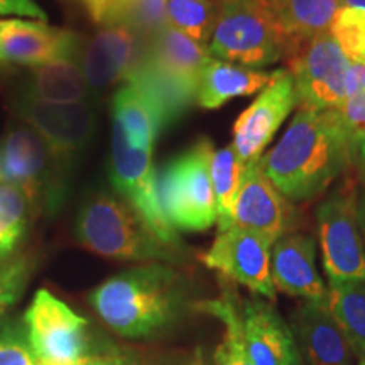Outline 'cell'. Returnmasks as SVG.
<instances>
[{
    "instance_id": "44dd1931",
    "label": "cell",
    "mask_w": 365,
    "mask_h": 365,
    "mask_svg": "<svg viewBox=\"0 0 365 365\" xmlns=\"http://www.w3.org/2000/svg\"><path fill=\"white\" fill-rule=\"evenodd\" d=\"M113 120L124 129L132 148L144 150H153L159 132L168 127L158 100L132 80H127L113 97Z\"/></svg>"
},
{
    "instance_id": "52a82bcc",
    "label": "cell",
    "mask_w": 365,
    "mask_h": 365,
    "mask_svg": "<svg viewBox=\"0 0 365 365\" xmlns=\"http://www.w3.org/2000/svg\"><path fill=\"white\" fill-rule=\"evenodd\" d=\"M110 180L113 188L127 200L134 212L143 218L168 247L180 250L181 240L178 232L168 222L163 212L158 191V171L153 166V150L135 149L127 140L120 124L113 120Z\"/></svg>"
},
{
    "instance_id": "1f68e13d",
    "label": "cell",
    "mask_w": 365,
    "mask_h": 365,
    "mask_svg": "<svg viewBox=\"0 0 365 365\" xmlns=\"http://www.w3.org/2000/svg\"><path fill=\"white\" fill-rule=\"evenodd\" d=\"M78 365H148L139 355L113 344L88 346V352Z\"/></svg>"
},
{
    "instance_id": "277c9868",
    "label": "cell",
    "mask_w": 365,
    "mask_h": 365,
    "mask_svg": "<svg viewBox=\"0 0 365 365\" xmlns=\"http://www.w3.org/2000/svg\"><path fill=\"white\" fill-rule=\"evenodd\" d=\"M286 39L269 0H220L208 51L220 61L257 70L284 56Z\"/></svg>"
},
{
    "instance_id": "83f0119b",
    "label": "cell",
    "mask_w": 365,
    "mask_h": 365,
    "mask_svg": "<svg viewBox=\"0 0 365 365\" xmlns=\"http://www.w3.org/2000/svg\"><path fill=\"white\" fill-rule=\"evenodd\" d=\"M33 208L34 205L24 190L0 181V261H6L19 247Z\"/></svg>"
},
{
    "instance_id": "cb8c5ba5",
    "label": "cell",
    "mask_w": 365,
    "mask_h": 365,
    "mask_svg": "<svg viewBox=\"0 0 365 365\" xmlns=\"http://www.w3.org/2000/svg\"><path fill=\"white\" fill-rule=\"evenodd\" d=\"M269 6L282 33L301 41L330 33L341 9L340 0H269Z\"/></svg>"
},
{
    "instance_id": "7a4b0ae2",
    "label": "cell",
    "mask_w": 365,
    "mask_h": 365,
    "mask_svg": "<svg viewBox=\"0 0 365 365\" xmlns=\"http://www.w3.org/2000/svg\"><path fill=\"white\" fill-rule=\"evenodd\" d=\"M90 301L117 335L148 339L176 322L185 308V291L175 269L153 262L107 279Z\"/></svg>"
},
{
    "instance_id": "5b68a950",
    "label": "cell",
    "mask_w": 365,
    "mask_h": 365,
    "mask_svg": "<svg viewBox=\"0 0 365 365\" xmlns=\"http://www.w3.org/2000/svg\"><path fill=\"white\" fill-rule=\"evenodd\" d=\"M213 145L200 139L158 171L163 212L176 232H203L217 222L212 166Z\"/></svg>"
},
{
    "instance_id": "ab89813d",
    "label": "cell",
    "mask_w": 365,
    "mask_h": 365,
    "mask_svg": "<svg viewBox=\"0 0 365 365\" xmlns=\"http://www.w3.org/2000/svg\"><path fill=\"white\" fill-rule=\"evenodd\" d=\"M0 181H2V178H0Z\"/></svg>"
},
{
    "instance_id": "30bf717a",
    "label": "cell",
    "mask_w": 365,
    "mask_h": 365,
    "mask_svg": "<svg viewBox=\"0 0 365 365\" xmlns=\"http://www.w3.org/2000/svg\"><path fill=\"white\" fill-rule=\"evenodd\" d=\"M317 218L328 277L339 281L365 277V245L359 225L355 190H336L319 205Z\"/></svg>"
},
{
    "instance_id": "74e56055",
    "label": "cell",
    "mask_w": 365,
    "mask_h": 365,
    "mask_svg": "<svg viewBox=\"0 0 365 365\" xmlns=\"http://www.w3.org/2000/svg\"><path fill=\"white\" fill-rule=\"evenodd\" d=\"M359 365H365V357H364V359H360V362H359Z\"/></svg>"
},
{
    "instance_id": "8992f818",
    "label": "cell",
    "mask_w": 365,
    "mask_h": 365,
    "mask_svg": "<svg viewBox=\"0 0 365 365\" xmlns=\"http://www.w3.org/2000/svg\"><path fill=\"white\" fill-rule=\"evenodd\" d=\"M65 175V164L33 127H14L0 140V178L24 190L34 207L44 203L53 212L63 203Z\"/></svg>"
},
{
    "instance_id": "f35d334b",
    "label": "cell",
    "mask_w": 365,
    "mask_h": 365,
    "mask_svg": "<svg viewBox=\"0 0 365 365\" xmlns=\"http://www.w3.org/2000/svg\"><path fill=\"white\" fill-rule=\"evenodd\" d=\"M362 65H365V46H364V61H362Z\"/></svg>"
},
{
    "instance_id": "8d00e7d4",
    "label": "cell",
    "mask_w": 365,
    "mask_h": 365,
    "mask_svg": "<svg viewBox=\"0 0 365 365\" xmlns=\"http://www.w3.org/2000/svg\"><path fill=\"white\" fill-rule=\"evenodd\" d=\"M36 365H49V364H46V362H41V360H36Z\"/></svg>"
},
{
    "instance_id": "d590c367",
    "label": "cell",
    "mask_w": 365,
    "mask_h": 365,
    "mask_svg": "<svg viewBox=\"0 0 365 365\" xmlns=\"http://www.w3.org/2000/svg\"><path fill=\"white\" fill-rule=\"evenodd\" d=\"M341 7L349 9H359V11H365V0H340Z\"/></svg>"
},
{
    "instance_id": "9a60e30c",
    "label": "cell",
    "mask_w": 365,
    "mask_h": 365,
    "mask_svg": "<svg viewBox=\"0 0 365 365\" xmlns=\"http://www.w3.org/2000/svg\"><path fill=\"white\" fill-rule=\"evenodd\" d=\"M80 38L73 31L46 22L0 21V63L41 66L65 58H78Z\"/></svg>"
},
{
    "instance_id": "9c48e42d",
    "label": "cell",
    "mask_w": 365,
    "mask_h": 365,
    "mask_svg": "<svg viewBox=\"0 0 365 365\" xmlns=\"http://www.w3.org/2000/svg\"><path fill=\"white\" fill-rule=\"evenodd\" d=\"M29 345L36 360L49 365H78L88 352V319L48 289L34 294L24 314Z\"/></svg>"
},
{
    "instance_id": "836d02e7",
    "label": "cell",
    "mask_w": 365,
    "mask_h": 365,
    "mask_svg": "<svg viewBox=\"0 0 365 365\" xmlns=\"http://www.w3.org/2000/svg\"><path fill=\"white\" fill-rule=\"evenodd\" d=\"M357 217H359L360 232H362V237L365 240V185L362 191L357 195Z\"/></svg>"
},
{
    "instance_id": "6da1fadb",
    "label": "cell",
    "mask_w": 365,
    "mask_h": 365,
    "mask_svg": "<svg viewBox=\"0 0 365 365\" xmlns=\"http://www.w3.org/2000/svg\"><path fill=\"white\" fill-rule=\"evenodd\" d=\"M261 164L287 202H308L318 196L350 168L339 112L301 107L279 143L261 158Z\"/></svg>"
},
{
    "instance_id": "ac0fdd59",
    "label": "cell",
    "mask_w": 365,
    "mask_h": 365,
    "mask_svg": "<svg viewBox=\"0 0 365 365\" xmlns=\"http://www.w3.org/2000/svg\"><path fill=\"white\" fill-rule=\"evenodd\" d=\"M242 323L252 365H304L289 325L266 301H242Z\"/></svg>"
},
{
    "instance_id": "484cf974",
    "label": "cell",
    "mask_w": 365,
    "mask_h": 365,
    "mask_svg": "<svg viewBox=\"0 0 365 365\" xmlns=\"http://www.w3.org/2000/svg\"><path fill=\"white\" fill-rule=\"evenodd\" d=\"M349 144L350 168L365 180V65L352 63L350 88L339 108Z\"/></svg>"
},
{
    "instance_id": "3957f363",
    "label": "cell",
    "mask_w": 365,
    "mask_h": 365,
    "mask_svg": "<svg viewBox=\"0 0 365 365\" xmlns=\"http://www.w3.org/2000/svg\"><path fill=\"white\" fill-rule=\"evenodd\" d=\"M76 239L91 252L117 261H180V250L163 244L129 203L108 195L86 200L76 218Z\"/></svg>"
},
{
    "instance_id": "ba28073f",
    "label": "cell",
    "mask_w": 365,
    "mask_h": 365,
    "mask_svg": "<svg viewBox=\"0 0 365 365\" xmlns=\"http://www.w3.org/2000/svg\"><path fill=\"white\" fill-rule=\"evenodd\" d=\"M298 102L314 110H339L350 88L352 63L330 33L303 41L289 59Z\"/></svg>"
},
{
    "instance_id": "5bb4252c",
    "label": "cell",
    "mask_w": 365,
    "mask_h": 365,
    "mask_svg": "<svg viewBox=\"0 0 365 365\" xmlns=\"http://www.w3.org/2000/svg\"><path fill=\"white\" fill-rule=\"evenodd\" d=\"M293 210L262 170L261 159L244 164L234 208V225L274 244L289 230Z\"/></svg>"
},
{
    "instance_id": "e575fe53",
    "label": "cell",
    "mask_w": 365,
    "mask_h": 365,
    "mask_svg": "<svg viewBox=\"0 0 365 365\" xmlns=\"http://www.w3.org/2000/svg\"><path fill=\"white\" fill-rule=\"evenodd\" d=\"M81 2L85 4V7H86V11L90 12V16L93 17L95 14H97V11L100 7L103 6L105 4V0H81Z\"/></svg>"
},
{
    "instance_id": "f1b7e54d",
    "label": "cell",
    "mask_w": 365,
    "mask_h": 365,
    "mask_svg": "<svg viewBox=\"0 0 365 365\" xmlns=\"http://www.w3.org/2000/svg\"><path fill=\"white\" fill-rule=\"evenodd\" d=\"M168 26L205 44L215 27L218 4L213 0H168Z\"/></svg>"
},
{
    "instance_id": "603a6c76",
    "label": "cell",
    "mask_w": 365,
    "mask_h": 365,
    "mask_svg": "<svg viewBox=\"0 0 365 365\" xmlns=\"http://www.w3.org/2000/svg\"><path fill=\"white\" fill-rule=\"evenodd\" d=\"M88 90L81 63L78 65L76 58H65L33 66L26 95L44 102L76 103L85 102Z\"/></svg>"
},
{
    "instance_id": "8fae6325",
    "label": "cell",
    "mask_w": 365,
    "mask_h": 365,
    "mask_svg": "<svg viewBox=\"0 0 365 365\" xmlns=\"http://www.w3.org/2000/svg\"><path fill=\"white\" fill-rule=\"evenodd\" d=\"M271 242L262 235L232 225L218 234L203 262L228 281L239 282L254 294L276 299L271 271Z\"/></svg>"
},
{
    "instance_id": "7c38bea8",
    "label": "cell",
    "mask_w": 365,
    "mask_h": 365,
    "mask_svg": "<svg viewBox=\"0 0 365 365\" xmlns=\"http://www.w3.org/2000/svg\"><path fill=\"white\" fill-rule=\"evenodd\" d=\"M16 112L65 166L86 149L95 134V113L86 102L54 103L24 95L16 103Z\"/></svg>"
},
{
    "instance_id": "4dcf8cb0",
    "label": "cell",
    "mask_w": 365,
    "mask_h": 365,
    "mask_svg": "<svg viewBox=\"0 0 365 365\" xmlns=\"http://www.w3.org/2000/svg\"><path fill=\"white\" fill-rule=\"evenodd\" d=\"M29 276L31 264L24 257L0 266V319L6 318L7 309L19 301Z\"/></svg>"
},
{
    "instance_id": "4316f807",
    "label": "cell",
    "mask_w": 365,
    "mask_h": 365,
    "mask_svg": "<svg viewBox=\"0 0 365 365\" xmlns=\"http://www.w3.org/2000/svg\"><path fill=\"white\" fill-rule=\"evenodd\" d=\"M242 168H244V164L239 161L232 144L213 153L210 175H212L217 223L220 232L234 225V208L240 188Z\"/></svg>"
},
{
    "instance_id": "d6a6232c",
    "label": "cell",
    "mask_w": 365,
    "mask_h": 365,
    "mask_svg": "<svg viewBox=\"0 0 365 365\" xmlns=\"http://www.w3.org/2000/svg\"><path fill=\"white\" fill-rule=\"evenodd\" d=\"M0 16L33 17L41 22L48 21V14L34 0H0Z\"/></svg>"
},
{
    "instance_id": "7402d4cb",
    "label": "cell",
    "mask_w": 365,
    "mask_h": 365,
    "mask_svg": "<svg viewBox=\"0 0 365 365\" xmlns=\"http://www.w3.org/2000/svg\"><path fill=\"white\" fill-rule=\"evenodd\" d=\"M277 75H279V70L269 73L225 63L220 59H212L200 78L196 102L203 108L213 110V108L222 107L228 100L264 90L269 83H272Z\"/></svg>"
},
{
    "instance_id": "d4e9b609",
    "label": "cell",
    "mask_w": 365,
    "mask_h": 365,
    "mask_svg": "<svg viewBox=\"0 0 365 365\" xmlns=\"http://www.w3.org/2000/svg\"><path fill=\"white\" fill-rule=\"evenodd\" d=\"M327 304L352 341L355 354L365 357V277L330 279Z\"/></svg>"
},
{
    "instance_id": "e0dca14e",
    "label": "cell",
    "mask_w": 365,
    "mask_h": 365,
    "mask_svg": "<svg viewBox=\"0 0 365 365\" xmlns=\"http://www.w3.org/2000/svg\"><path fill=\"white\" fill-rule=\"evenodd\" d=\"M289 328L308 365H352L357 355L327 303L304 301L291 314Z\"/></svg>"
},
{
    "instance_id": "ffe728a7",
    "label": "cell",
    "mask_w": 365,
    "mask_h": 365,
    "mask_svg": "<svg viewBox=\"0 0 365 365\" xmlns=\"http://www.w3.org/2000/svg\"><path fill=\"white\" fill-rule=\"evenodd\" d=\"M145 56L163 73L193 93H198L202 73L213 59L208 46L196 43L171 26H164L150 38Z\"/></svg>"
},
{
    "instance_id": "4fadbf2b",
    "label": "cell",
    "mask_w": 365,
    "mask_h": 365,
    "mask_svg": "<svg viewBox=\"0 0 365 365\" xmlns=\"http://www.w3.org/2000/svg\"><path fill=\"white\" fill-rule=\"evenodd\" d=\"M298 105L294 80L289 71L279 75L264 88L250 107L245 108L234 125V145L237 158L247 164L262 158V150L279 130L286 117Z\"/></svg>"
},
{
    "instance_id": "d6986e66",
    "label": "cell",
    "mask_w": 365,
    "mask_h": 365,
    "mask_svg": "<svg viewBox=\"0 0 365 365\" xmlns=\"http://www.w3.org/2000/svg\"><path fill=\"white\" fill-rule=\"evenodd\" d=\"M271 271L276 289L304 301L327 303L328 291L314 266V240L308 235H282L272 244Z\"/></svg>"
},
{
    "instance_id": "f546056e",
    "label": "cell",
    "mask_w": 365,
    "mask_h": 365,
    "mask_svg": "<svg viewBox=\"0 0 365 365\" xmlns=\"http://www.w3.org/2000/svg\"><path fill=\"white\" fill-rule=\"evenodd\" d=\"M0 365H36L24 319H0Z\"/></svg>"
},
{
    "instance_id": "2e32d148",
    "label": "cell",
    "mask_w": 365,
    "mask_h": 365,
    "mask_svg": "<svg viewBox=\"0 0 365 365\" xmlns=\"http://www.w3.org/2000/svg\"><path fill=\"white\" fill-rule=\"evenodd\" d=\"M144 36L127 26H107L81 54V70L90 88L102 91L125 81L144 56Z\"/></svg>"
}]
</instances>
